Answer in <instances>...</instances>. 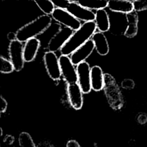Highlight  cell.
Segmentation results:
<instances>
[{
  "label": "cell",
  "mask_w": 147,
  "mask_h": 147,
  "mask_svg": "<svg viewBox=\"0 0 147 147\" xmlns=\"http://www.w3.org/2000/svg\"><path fill=\"white\" fill-rule=\"evenodd\" d=\"M96 29L95 21L84 22L80 28L74 32L69 40L60 49L62 55H71L75 50L90 40Z\"/></svg>",
  "instance_id": "1"
},
{
  "label": "cell",
  "mask_w": 147,
  "mask_h": 147,
  "mask_svg": "<svg viewBox=\"0 0 147 147\" xmlns=\"http://www.w3.org/2000/svg\"><path fill=\"white\" fill-rule=\"evenodd\" d=\"M52 18L48 15H41L27 24L21 27L16 32L17 40L21 42L35 38L46 30L51 25Z\"/></svg>",
  "instance_id": "2"
},
{
  "label": "cell",
  "mask_w": 147,
  "mask_h": 147,
  "mask_svg": "<svg viewBox=\"0 0 147 147\" xmlns=\"http://www.w3.org/2000/svg\"><path fill=\"white\" fill-rule=\"evenodd\" d=\"M104 91L108 103L114 110L121 109L123 105V99L121 91L115 79L110 74H104Z\"/></svg>",
  "instance_id": "3"
},
{
  "label": "cell",
  "mask_w": 147,
  "mask_h": 147,
  "mask_svg": "<svg viewBox=\"0 0 147 147\" xmlns=\"http://www.w3.org/2000/svg\"><path fill=\"white\" fill-rule=\"evenodd\" d=\"M9 54L10 60L12 63L14 70L21 71L25 62L24 58V46L22 42L16 40L10 42L9 45Z\"/></svg>",
  "instance_id": "4"
},
{
  "label": "cell",
  "mask_w": 147,
  "mask_h": 147,
  "mask_svg": "<svg viewBox=\"0 0 147 147\" xmlns=\"http://www.w3.org/2000/svg\"><path fill=\"white\" fill-rule=\"evenodd\" d=\"M51 16L55 21L74 31L79 29L82 25L80 21L76 19L66 10L55 8Z\"/></svg>",
  "instance_id": "5"
},
{
  "label": "cell",
  "mask_w": 147,
  "mask_h": 147,
  "mask_svg": "<svg viewBox=\"0 0 147 147\" xmlns=\"http://www.w3.org/2000/svg\"><path fill=\"white\" fill-rule=\"evenodd\" d=\"M59 63L61 76L67 84L78 82L77 71L75 65L72 63L68 56L61 55L59 58Z\"/></svg>",
  "instance_id": "6"
},
{
  "label": "cell",
  "mask_w": 147,
  "mask_h": 147,
  "mask_svg": "<svg viewBox=\"0 0 147 147\" xmlns=\"http://www.w3.org/2000/svg\"><path fill=\"white\" fill-rule=\"evenodd\" d=\"M73 33L74 30L67 27L60 29L50 39L47 47L48 51L55 53L57 51H60Z\"/></svg>",
  "instance_id": "7"
},
{
  "label": "cell",
  "mask_w": 147,
  "mask_h": 147,
  "mask_svg": "<svg viewBox=\"0 0 147 147\" xmlns=\"http://www.w3.org/2000/svg\"><path fill=\"white\" fill-rule=\"evenodd\" d=\"M78 83L83 93H89L91 90V68L89 64L84 61L76 65Z\"/></svg>",
  "instance_id": "8"
},
{
  "label": "cell",
  "mask_w": 147,
  "mask_h": 147,
  "mask_svg": "<svg viewBox=\"0 0 147 147\" xmlns=\"http://www.w3.org/2000/svg\"><path fill=\"white\" fill-rule=\"evenodd\" d=\"M44 62L47 73L54 80H59L61 76L59 58L55 52H46L44 55Z\"/></svg>",
  "instance_id": "9"
},
{
  "label": "cell",
  "mask_w": 147,
  "mask_h": 147,
  "mask_svg": "<svg viewBox=\"0 0 147 147\" xmlns=\"http://www.w3.org/2000/svg\"><path fill=\"white\" fill-rule=\"evenodd\" d=\"M66 10L79 21H83L84 22L95 21V13L92 10L82 7L77 3L76 1H70V3Z\"/></svg>",
  "instance_id": "10"
},
{
  "label": "cell",
  "mask_w": 147,
  "mask_h": 147,
  "mask_svg": "<svg viewBox=\"0 0 147 147\" xmlns=\"http://www.w3.org/2000/svg\"><path fill=\"white\" fill-rule=\"evenodd\" d=\"M94 48L95 45L93 41L91 39L87 41L71 55L70 59L72 63L75 65H78L79 64L85 61V60L92 53Z\"/></svg>",
  "instance_id": "11"
},
{
  "label": "cell",
  "mask_w": 147,
  "mask_h": 147,
  "mask_svg": "<svg viewBox=\"0 0 147 147\" xmlns=\"http://www.w3.org/2000/svg\"><path fill=\"white\" fill-rule=\"evenodd\" d=\"M67 91L71 106L75 110L80 109L83 104V93L78 83L67 84Z\"/></svg>",
  "instance_id": "12"
},
{
  "label": "cell",
  "mask_w": 147,
  "mask_h": 147,
  "mask_svg": "<svg viewBox=\"0 0 147 147\" xmlns=\"http://www.w3.org/2000/svg\"><path fill=\"white\" fill-rule=\"evenodd\" d=\"M40 46V41L37 38H32L25 42L24 45V58L25 62L33 61Z\"/></svg>",
  "instance_id": "13"
},
{
  "label": "cell",
  "mask_w": 147,
  "mask_h": 147,
  "mask_svg": "<svg viewBox=\"0 0 147 147\" xmlns=\"http://www.w3.org/2000/svg\"><path fill=\"white\" fill-rule=\"evenodd\" d=\"M112 11L128 14L134 11L133 1L125 0L108 1L107 7Z\"/></svg>",
  "instance_id": "14"
},
{
  "label": "cell",
  "mask_w": 147,
  "mask_h": 147,
  "mask_svg": "<svg viewBox=\"0 0 147 147\" xmlns=\"http://www.w3.org/2000/svg\"><path fill=\"white\" fill-rule=\"evenodd\" d=\"M104 74L102 68L98 65H94L91 68V86L93 90L99 91L103 89Z\"/></svg>",
  "instance_id": "15"
},
{
  "label": "cell",
  "mask_w": 147,
  "mask_h": 147,
  "mask_svg": "<svg viewBox=\"0 0 147 147\" xmlns=\"http://www.w3.org/2000/svg\"><path fill=\"white\" fill-rule=\"evenodd\" d=\"M91 38L97 53L101 56L106 55L109 52V46L107 40L103 33L100 32H95Z\"/></svg>",
  "instance_id": "16"
},
{
  "label": "cell",
  "mask_w": 147,
  "mask_h": 147,
  "mask_svg": "<svg viewBox=\"0 0 147 147\" xmlns=\"http://www.w3.org/2000/svg\"><path fill=\"white\" fill-rule=\"evenodd\" d=\"M127 26L124 32V35L129 38L134 37L138 32V17L136 11H133L126 14Z\"/></svg>",
  "instance_id": "17"
},
{
  "label": "cell",
  "mask_w": 147,
  "mask_h": 147,
  "mask_svg": "<svg viewBox=\"0 0 147 147\" xmlns=\"http://www.w3.org/2000/svg\"><path fill=\"white\" fill-rule=\"evenodd\" d=\"M95 22L99 32H106L110 28V22L109 15L105 9L96 11Z\"/></svg>",
  "instance_id": "18"
},
{
  "label": "cell",
  "mask_w": 147,
  "mask_h": 147,
  "mask_svg": "<svg viewBox=\"0 0 147 147\" xmlns=\"http://www.w3.org/2000/svg\"><path fill=\"white\" fill-rule=\"evenodd\" d=\"M77 3L82 7L86 8L88 10H96L104 9L107 7L108 1L105 0H97V1H76Z\"/></svg>",
  "instance_id": "19"
},
{
  "label": "cell",
  "mask_w": 147,
  "mask_h": 147,
  "mask_svg": "<svg viewBox=\"0 0 147 147\" xmlns=\"http://www.w3.org/2000/svg\"><path fill=\"white\" fill-rule=\"evenodd\" d=\"M34 3L37 5L38 8L45 15H52L55 9V6L51 0H41V1H34Z\"/></svg>",
  "instance_id": "20"
},
{
  "label": "cell",
  "mask_w": 147,
  "mask_h": 147,
  "mask_svg": "<svg viewBox=\"0 0 147 147\" xmlns=\"http://www.w3.org/2000/svg\"><path fill=\"white\" fill-rule=\"evenodd\" d=\"M20 147H37L34 142L31 136L27 132H22L18 137Z\"/></svg>",
  "instance_id": "21"
},
{
  "label": "cell",
  "mask_w": 147,
  "mask_h": 147,
  "mask_svg": "<svg viewBox=\"0 0 147 147\" xmlns=\"http://www.w3.org/2000/svg\"><path fill=\"white\" fill-rule=\"evenodd\" d=\"M1 68L0 72L3 74H9L14 70V66L10 60L3 57L2 56L0 57Z\"/></svg>",
  "instance_id": "22"
},
{
  "label": "cell",
  "mask_w": 147,
  "mask_h": 147,
  "mask_svg": "<svg viewBox=\"0 0 147 147\" xmlns=\"http://www.w3.org/2000/svg\"><path fill=\"white\" fill-rule=\"evenodd\" d=\"M134 11H140L145 10H147V1L146 0H140L133 1Z\"/></svg>",
  "instance_id": "23"
},
{
  "label": "cell",
  "mask_w": 147,
  "mask_h": 147,
  "mask_svg": "<svg viewBox=\"0 0 147 147\" xmlns=\"http://www.w3.org/2000/svg\"><path fill=\"white\" fill-rule=\"evenodd\" d=\"M55 8L61 9L63 10H66L68 7L69 4L70 3V1L69 0H60V1H52Z\"/></svg>",
  "instance_id": "24"
},
{
  "label": "cell",
  "mask_w": 147,
  "mask_h": 147,
  "mask_svg": "<svg viewBox=\"0 0 147 147\" xmlns=\"http://www.w3.org/2000/svg\"><path fill=\"white\" fill-rule=\"evenodd\" d=\"M134 82L133 80L127 79L124 80L122 83V86L123 88L126 89H131L134 87Z\"/></svg>",
  "instance_id": "25"
},
{
  "label": "cell",
  "mask_w": 147,
  "mask_h": 147,
  "mask_svg": "<svg viewBox=\"0 0 147 147\" xmlns=\"http://www.w3.org/2000/svg\"><path fill=\"white\" fill-rule=\"evenodd\" d=\"M0 106H1V107H0L1 113L5 112L6 110V109L7 107V102L6 100V99L3 98V96L2 95H1V96H0Z\"/></svg>",
  "instance_id": "26"
},
{
  "label": "cell",
  "mask_w": 147,
  "mask_h": 147,
  "mask_svg": "<svg viewBox=\"0 0 147 147\" xmlns=\"http://www.w3.org/2000/svg\"><path fill=\"white\" fill-rule=\"evenodd\" d=\"M66 147H81V146L76 141L74 140H71L67 142L66 144Z\"/></svg>",
  "instance_id": "27"
},
{
  "label": "cell",
  "mask_w": 147,
  "mask_h": 147,
  "mask_svg": "<svg viewBox=\"0 0 147 147\" xmlns=\"http://www.w3.org/2000/svg\"><path fill=\"white\" fill-rule=\"evenodd\" d=\"M37 147H55V146L53 144H52L51 142L44 141L40 142L38 144Z\"/></svg>",
  "instance_id": "28"
},
{
  "label": "cell",
  "mask_w": 147,
  "mask_h": 147,
  "mask_svg": "<svg viewBox=\"0 0 147 147\" xmlns=\"http://www.w3.org/2000/svg\"><path fill=\"white\" fill-rule=\"evenodd\" d=\"M7 38L10 42L17 40L16 33H14V32H10L9 33H8L7 34Z\"/></svg>",
  "instance_id": "29"
}]
</instances>
